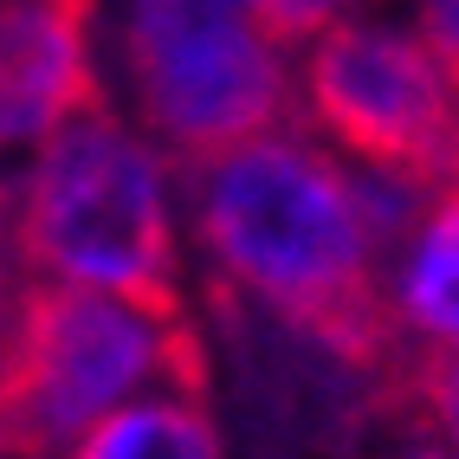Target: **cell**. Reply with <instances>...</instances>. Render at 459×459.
Segmentation results:
<instances>
[{"mask_svg": "<svg viewBox=\"0 0 459 459\" xmlns=\"http://www.w3.org/2000/svg\"><path fill=\"white\" fill-rule=\"evenodd\" d=\"M394 311H402V330H420L427 343H459V181L434 188L427 221L408 233Z\"/></svg>", "mask_w": 459, "mask_h": 459, "instance_id": "ba28073f", "label": "cell"}, {"mask_svg": "<svg viewBox=\"0 0 459 459\" xmlns=\"http://www.w3.org/2000/svg\"><path fill=\"white\" fill-rule=\"evenodd\" d=\"M350 0H253V20L272 46H311L317 33H330L336 20H343Z\"/></svg>", "mask_w": 459, "mask_h": 459, "instance_id": "9c48e42d", "label": "cell"}, {"mask_svg": "<svg viewBox=\"0 0 459 459\" xmlns=\"http://www.w3.org/2000/svg\"><path fill=\"white\" fill-rule=\"evenodd\" d=\"M453 459H459V440H453Z\"/></svg>", "mask_w": 459, "mask_h": 459, "instance_id": "7c38bea8", "label": "cell"}, {"mask_svg": "<svg viewBox=\"0 0 459 459\" xmlns=\"http://www.w3.org/2000/svg\"><path fill=\"white\" fill-rule=\"evenodd\" d=\"M149 382L195 402L213 394L195 317L162 324L110 291L33 279L0 343V459H58Z\"/></svg>", "mask_w": 459, "mask_h": 459, "instance_id": "7a4b0ae2", "label": "cell"}, {"mask_svg": "<svg viewBox=\"0 0 459 459\" xmlns=\"http://www.w3.org/2000/svg\"><path fill=\"white\" fill-rule=\"evenodd\" d=\"M188 188L213 279L253 291L265 317L311 336L369 382L394 362L408 330L362 227L356 175H343L324 143H304L298 124L265 130L188 169Z\"/></svg>", "mask_w": 459, "mask_h": 459, "instance_id": "6da1fadb", "label": "cell"}, {"mask_svg": "<svg viewBox=\"0 0 459 459\" xmlns=\"http://www.w3.org/2000/svg\"><path fill=\"white\" fill-rule=\"evenodd\" d=\"M420 46L440 58V72L459 91V0H420Z\"/></svg>", "mask_w": 459, "mask_h": 459, "instance_id": "30bf717a", "label": "cell"}, {"mask_svg": "<svg viewBox=\"0 0 459 459\" xmlns=\"http://www.w3.org/2000/svg\"><path fill=\"white\" fill-rule=\"evenodd\" d=\"M13 253L39 279L110 291L162 324L188 317L162 169L110 104L65 117L39 143L13 207Z\"/></svg>", "mask_w": 459, "mask_h": 459, "instance_id": "3957f363", "label": "cell"}, {"mask_svg": "<svg viewBox=\"0 0 459 459\" xmlns=\"http://www.w3.org/2000/svg\"><path fill=\"white\" fill-rule=\"evenodd\" d=\"M124 65L149 136L181 169L304 117L285 52L259 33L253 0H130Z\"/></svg>", "mask_w": 459, "mask_h": 459, "instance_id": "277c9868", "label": "cell"}, {"mask_svg": "<svg viewBox=\"0 0 459 459\" xmlns=\"http://www.w3.org/2000/svg\"><path fill=\"white\" fill-rule=\"evenodd\" d=\"M98 0H0V149L46 143L65 117L104 104Z\"/></svg>", "mask_w": 459, "mask_h": 459, "instance_id": "8992f818", "label": "cell"}, {"mask_svg": "<svg viewBox=\"0 0 459 459\" xmlns=\"http://www.w3.org/2000/svg\"><path fill=\"white\" fill-rule=\"evenodd\" d=\"M298 110L376 175L414 181L427 195L459 181V91L420 33L336 20L304 52Z\"/></svg>", "mask_w": 459, "mask_h": 459, "instance_id": "5b68a950", "label": "cell"}, {"mask_svg": "<svg viewBox=\"0 0 459 459\" xmlns=\"http://www.w3.org/2000/svg\"><path fill=\"white\" fill-rule=\"evenodd\" d=\"M7 233H13V195L0 181V343H7V324H13V259H7Z\"/></svg>", "mask_w": 459, "mask_h": 459, "instance_id": "8fae6325", "label": "cell"}, {"mask_svg": "<svg viewBox=\"0 0 459 459\" xmlns=\"http://www.w3.org/2000/svg\"><path fill=\"white\" fill-rule=\"evenodd\" d=\"M58 459H221V427L195 394H149V402L110 408Z\"/></svg>", "mask_w": 459, "mask_h": 459, "instance_id": "52a82bcc", "label": "cell"}]
</instances>
